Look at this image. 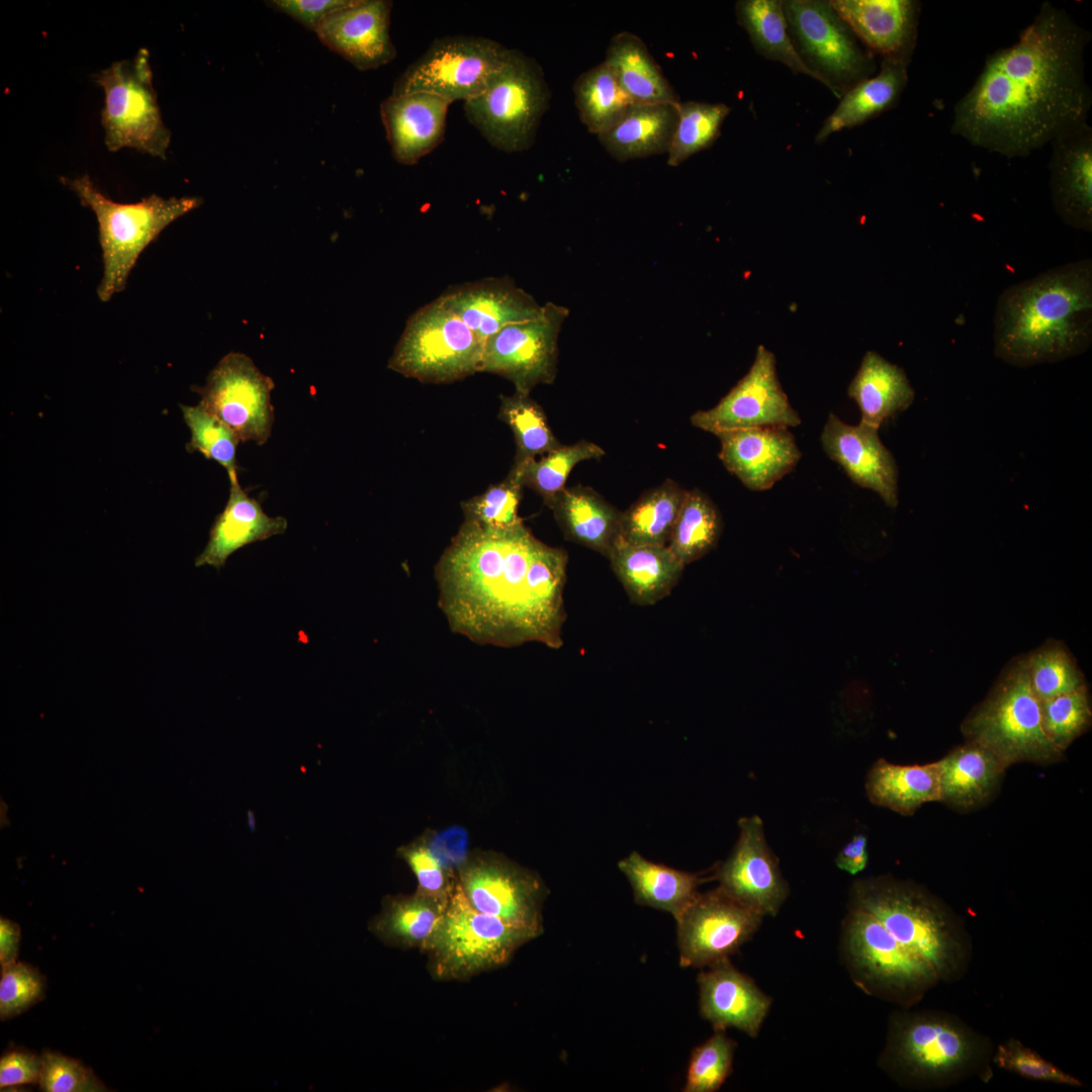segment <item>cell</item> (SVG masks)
Segmentation results:
<instances>
[{
	"label": "cell",
	"mask_w": 1092,
	"mask_h": 1092,
	"mask_svg": "<svg viewBox=\"0 0 1092 1092\" xmlns=\"http://www.w3.org/2000/svg\"><path fill=\"white\" fill-rule=\"evenodd\" d=\"M716 436L725 468L755 491L771 488L795 469L802 456L793 434L785 428L740 429Z\"/></svg>",
	"instance_id": "23"
},
{
	"label": "cell",
	"mask_w": 1092,
	"mask_h": 1092,
	"mask_svg": "<svg viewBox=\"0 0 1092 1092\" xmlns=\"http://www.w3.org/2000/svg\"><path fill=\"white\" fill-rule=\"evenodd\" d=\"M992 1041L960 1017L942 1011L896 1012L891 1016L880 1066L899 1084L936 1090L992 1074Z\"/></svg>",
	"instance_id": "4"
},
{
	"label": "cell",
	"mask_w": 1092,
	"mask_h": 1092,
	"mask_svg": "<svg viewBox=\"0 0 1092 1092\" xmlns=\"http://www.w3.org/2000/svg\"><path fill=\"white\" fill-rule=\"evenodd\" d=\"M350 2L351 0H273L266 3L315 32L328 14Z\"/></svg>",
	"instance_id": "57"
},
{
	"label": "cell",
	"mask_w": 1092,
	"mask_h": 1092,
	"mask_svg": "<svg viewBox=\"0 0 1092 1092\" xmlns=\"http://www.w3.org/2000/svg\"><path fill=\"white\" fill-rule=\"evenodd\" d=\"M678 103H633L623 118L598 139L619 162L667 154L677 123Z\"/></svg>",
	"instance_id": "33"
},
{
	"label": "cell",
	"mask_w": 1092,
	"mask_h": 1092,
	"mask_svg": "<svg viewBox=\"0 0 1092 1092\" xmlns=\"http://www.w3.org/2000/svg\"><path fill=\"white\" fill-rule=\"evenodd\" d=\"M961 730L966 741L988 748L1007 768L1019 762L1048 765L1064 757L1043 731L1040 701L1031 690L1025 657L1007 667Z\"/></svg>",
	"instance_id": "7"
},
{
	"label": "cell",
	"mask_w": 1092,
	"mask_h": 1092,
	"mask_svg": "<svg viewBox=\"0 0 1092 1092\" xmlns=\"http://www.w3.org/2000/svg\"><path fill=\"white\" fill-rule=\"evenodd\" d=\"M534 938L528 931L476 910L457 883L424 952L435 981H466L507 965L523 944Z\"/></svg>",
	"instance_id": "9"
},
{
	"label": "cell",
	"mask_w": 1092,
	"mask_h": 1092,
	"mask_svg": "<svg viewBox=\"0 0 1092 1092\" xmlns=\"http://www.w3.org/2000/svg\"><path fill=\"white\" fill-rule=\"evenodd\" d=\"M605 454L606 451L601 446L587 440H579L569 445L561 444L539 458L519 464L522 468L523 484L535 491L547 505L566 487L569 474L578 463L601 459Z\"/></svg>",
	"instance_id": "46"
},
{
	"label": "cell",
	"mask_w": 1092,
	"mask_h": 1092,
	"mask_svg": "<svg viewBox=\"0 0 1092 1092\" xmlns=\"http://www.w3.org/2000/svg\"><path fill=\"white\" fill-rule=\"evenodd\" d=\"M60 180L96 215L104 266L97 289L102 301L125 288L140 255L164 229L202 203L199 197L164 198L156 194L134 203H120L105 196L87 174Z\"/></svg>",
	"instance_id": "6"
},
{
	"label": "cell",
	"mask_w": 1092,
	"mask_h": 1092,
	"mask_svg": "<svg viewBox=\"0 0 1092 1092\" xmlns=\"http://www.w3.org/2000/svg\"><path fill=\"white\" fill-rule=\"evenodd\" d=\"M450 102L427 92L390 94L380 116L393 159L412 166L443 141Z\"/></svg>",
	"instance_id": "28"
},
{
	"label": "cell",
	"mask_w": 1092,
	"mask_h": 1092,
	"mask_svg": "<svg viewBox=\"0 0 1092 1092\" xmlns=\"http://www.w3.org/2000/svg\"><path fill=\"white\" fill-rule=\"evenodd\" d=\"M508 48L486 37L442 36L396 79L391 94L427 92L450 103L478 96L504 64Z\"/></svg>",
	"instance_id": "14"
},
{
	"label": "cell",
	"mask_w": 1092,
	"mask_h": 1092,
	"mask_svg": "<svg viewBox=\"0 0 1092 1092\" xmlns=\"http://www.w3.org/2000/svg\"><path fill=\"white\" fill-rule=\"evenodd\" d=\"M633 103H678V95L660 66L636 34L621 31L607 48L604 61Z\"/></svg>",
	"instance_id": "37"
},
{
	"label": "cell",
	"mask_w": 1092,
	"mask_h": 1092,
	"mask_svg": "<svg viewBox=\"0 0 1092 1092\" xmlns=\"http://www.w3.org/2000/svg\"><path fill=\"white\" fill-rule=\"evenodd\" d=\"M685 493L672 479L645 491L621 512L619 538L631 544L666 546Z\"/></svg>",
	"instance_id": "41"
},
{
	"label": "cell",
	"mask_w": 1092,
	"mask_h": 1092,
	"mask_svg": "<svg viewBox=\"0 0 1092 1092\" xmlns=\"http://www.w3.org/2000/svg\"><path fill=\"white\" fill-rule=\"evenodd\" d=\"M690 421L714 435L751 428L789 429L801 424L778 379L776 356L763 345L757 347L748 372L730 391L715 406L693 414Z\"/></svg>",
	"instance_id": "18"
},
{
	"label": "cell",
	"mask_w": 1092,
	"mask_h": 1092,
	"mask_svg": "<svg viewBox=\"0 0 1092 1092\" xmlns=\"http://www.w3.org/2000/svg\"><path fill=\"white\" fill-rule=\"evenodd\" d=\"M46 978L31 965L14 962L1 967L0 1018L15 1017L44 998Z\"/></svg>",
	"instance_id": "53"
},
{
	"label": "cell",
	"mask_w": 1092,
	"mask_h": 1092,
	"mask_svg": "<svg viewBox=\"0 0 1092 1092\" xmlns=\"http://www.w3.org/2000/svg\"><path fill=\"white\" fill-rule=\"evenodd\" d=\"M397 853L417 879L416 891L444 903L449 902L458 883L457 872L431 849L426 835L399 847Z\"/></svg>",
	"instance_id": "52"
},
{
	"label": "cell",
	"mask_w": 1092,
	"mask_h": 1092,
	"mask_svg": "<svg viewBox=\"0 0 1092 1092\" xmlns=\"http://www.w3.org/2000/svg\"><path fill=\"white\" fill-rule=\"evenodd\" d=\"M993 1064L1002 1070L1029 1080L1074 1087L1084 1086L1081 1080L1046 1061L1017 1038H1009L996 1048L993 1055Z\"/></svg>",
	"instance_id": "54"
},
{
	"label": "cell",
	"mask_w": 1092,
	"mask_h": 1092,
	"mask_svg": "<svg viewBox=\"0 0 1092 1092\" xmlns=\"http://www.w3.org/2000/svg\"><path fill=\"white\" fill-rule=\"evenodd\" d=\"M41 1073L38 1081L46 1092H100L106 1086L94 1072L79 1060L46 1051L41 1055Z\"/></svg>",
	"instance_id": "55"
},
{
	"label": "cell",
	"mask_w": 1092,
	"mask_h": 1092,
	"mask_svg": "<svg viewBox=\"0 0 1092 1092\" xmlns=\"http://www.w3.org/2000/svg\"><path fill=\"white\" fill-rule=\"evenodd\" d=\"M1040 713L1045 735L1064 752L1091 726L1092 710L1087 685L1040 701Z\"/></svg>",
	"instance_id": "50"
},
{
	"label": "cell",
	"mask_w": 1092,
	"mask_h": 1092,
	"mask_svg": "<svg viewBox=\"0 0 1092 1092\" xmlns=\"http://www.w3.org/2000/svg\"><path fill=\"white\" fill-rule=\"evenodd\" d=\"M570 542L608 557L620 537L621 512L588 486L565 487L546 505Z\"/></svg>",
	"instance_id": "32"
},
{
	"label": "cell",
	"mask_w": 1092,
	"mask_h": 1092,
	"mask_svg": "<svg viewBox=\"0 0 1092 1092\" xmlns=\"http://www.w3.org/2000/svg\"><path fill=\"white\" fill-rule=\"evenodd\" d=\"M841 944L852 980L869 995L908 1007L940 983L873 914L854 905L844 918Z\"/></svg>",
	"instance_id": "10"
},
{
	"label": "cell",
	"mask_w": 1092,
	"mask_h": 1092,
	"mask_svg": "<svg viewBox=\"0 0 1092 1092\" xmlns=\"http://www.w3.org/2000/svg\"><path fill=\"white\" fill-rule=\"evenodd\" d=\"M180 407L191 435L186 445L187 451H197L205 458L216 461L229 475L237 472L236 452L241 442L237 434L200 402Z\"/></svg>",
	"instance_id": "49"
},
{
	"label": "cell",
	"mask_w": 1092,
	"mask_h": 1092,
	"mask_svg": "<svg viewBox=\"0 0 1092 1092\" xmlns=\"http://www.w3.org/2000/svg\"><path fill=\"white\" fill-rule=\"evenodd\" d=\"M440 300L483 342L502 328L537 316V300L508 278H485L448 288Z\"/></svg>",
	"instance_id": "26"
},
{
	"label": "cell",
	"mask_w": 1092,
	"mask_h": 1092,
	"mask_svg": "<svg viewBox=\"0 0 1092 1092\" xmlns=\"http://www.w3.org/2000/svg\"><path fill=\"white\" fill-rule=\"evenodd\" d=\"M735 1049L736 1042L724 1031H715L713 1036L693 1051L684 1091L718 1090L731 1074Z\"/></svg>",
	"instance_id": "51"
},
{
	"label": "cell",
	"mask_w": 1092,
	"mask_h": 1092,
	"mask_svg": "<svg viewBox=\"0 0 1092 1092\" xmlns=\"http://www.w3.org/2000/svg\"><path fill=\"white\" fill-rule=\"evenodd\" d=\"M41 1056L23 1049H12L0 1059V1088L38 1083L41 1073Z\"/></svg>",
	"instance_id": "56"
},
{
	"label": "cell",
	"mask_w": 1092,
	"mask_h": 1092,
	"mask_svg": "<svg viewBox=\"0 0 1092 1092\" xmlns=\"http://www.w3.org/2000/svg\"><path fill=\"white\" fill-rule=\"evenodd\" d=\"M738 826L737 843L713 879L743 905L762 916H776L789 889L765 840L762 820L756 815L742 817Z\"/></svg>",
	"instance_id": "20"
},
{
	"label": "cell",
	"mask_w": 1092,
	"mask_h": 1092,
	"mask_svg": "<svg viewBox=\"0 0 1092 1092\" xmlns=\"http://www.w3.org/2000/svg\"><path fill=\"white\" fill-rule=\"evenodd\" d=\"M94 81L104 92L101 123L108 151L130 148L166 159L171 132L154 89L150 52L142 48L132 58L112 63Z\"/></svg>",
	"instance_id": "12"
},
{
	"label": "cell",
	"mask_w": 1092,
	"mask_h": 1092,
	"mask_svg": "<svg viewBox=\"0 0 1092 1092\" xmlns=\"http://www.w3.org/2000/svg\"><path fill=\"white\" fill-rule=\"evenodd\" d=\"M448 903L416 891L412 895L386 896L369 930L384 944L425 951L439 927Z\"/></svg>",
	"instance_id": "36"
},
{
	"label": "cell",
	"mask_w": 1092,
	"mask_h": 1092,
	"mask_svg": "<svg viewBox=\"0 0 1092 1092\" xmlns=\"http://www.w3.org/2000/svg\"><path fill=\"white\" fill-rule=\"evenodd\" d=\"M20 926L4 917L0 919L1 967L16 962L20 943Z\"/></svg>",
	"instance_id": "60"
},
{
	"label": "cell",
	"mask_w": 1092,
	"mask_h": 1092,
	"mask_svg": "<svg viewBox=\"0 0 1092 1092\" xmlns=\"http://www.w3.org/2000/svg\"><path fill=\"white\" fill-rule=\"evenodd\" d=\"M550 99L541 66L525 53L510 49L486 88L465 101L463 108L467 120L491 147L512 154L532 147Z\"/></svg>",
	"instance_id": "8"
},
{
	"label": "cell",
	"mask_w": 1092,
	"mask_h": 1092,
	"mask_svg": "<svg viewBox=\"0 0 1092 1092\" xmlns=\"http://www.w3.org/2000/svg\"><path fill=\"white\" fill-rule=\"evenodd\" d=\"M721 530V516L712 499L699 488L686 490L666 546L686 566L714 549Z\"/></svg>",
	"instance_id": "43"
},
{
	"label": "cell",
	"mask_w": 1092,
	"mask_h": 1092,
	"mask_svg": "<svg viewBox=\"0 0 1092 1092\" xmlns=\"http://www.w3.org/2000/svg\"><path fill=\"white\" fill-rule=\"evenodd\" d=\"M820 440L855 484L876 491L890 508L898 505V468L877 429L860 422L851 426L830 414Z\"/></svg>",
	"instance_id": "22"
},
{
	"label": "cell",
	"mask_w": 1092,
	"mask_h": 1092,
	"mask_svg": "<svg viewBox=\"0 0 1092 1092\" xmlns=\"http://www.w3.org/2000/svg\"><path fill=\"white\" fill-rule=\"evenodd\" d=\"M698 976L700 1012L715 1031L734 1027L757 1036L771 1005L754 982L740 973L728 959L721 960Z\"/></svg>",
	"instance_id": "27"
},
{
	"label": "cell",
	"mask_w": 1092,
	"mask_h": 1092,
	"mask_svg": "<svg viewBox=\"0 0 1092 1092\" xmlns=\"http://www.w3.org/2000/svg\"><path fill=\"white\" fill-rule=\"evenodd\" d=\"M472 907L535 937L543 932L542 907L548 890L533 871L494 851H470L457 871Z\"/></svg>",
	"instance_id": "15"
},
{
	"label": "cell",
	"mask_w": 1092,
	"mask_h": 1092,
	"mask_svg": "<svg viewBox=\"0 0 1092 1092\" xmlns=\"http://www.w3.org/2000/svg\"><path fill=\"white\" fill-rule=\"evenodd\" d=\"M572 91L580 121L597 135L614 127L633 104L605 62L581 73Z\"/></svg>",
	"instance_id": "42"
},
{
	"label": "cell",
	"mask_w": 1092,
	"mask_h": 1092,
	"mask_svg": "<svg viewBox=\"0 0 1092 1092\" xmlns=\"http://www.w3.org/2000/svg\"><path fill=\"white\" fill-rule=\"evenodd\" d=\"M850 905L873 914L940 983L967 972L972 943L963 920L925 888L882 876L855 881Z\"/></svg>",
	"instance_id": "5"
},
{
	"label": "cell",
	"mask_w": 1092,
	"mask_h": 1092,
	"mask_svg": "<svg viewBox=\"0 0 1092 1092\" xmlns=\"http://www.w3.org/2000/svg\"><path fill=\"white\" fill-rule=\"evenodd\" d=\"M867 846V836L856 834L837 854L836 866L850 875L862 872L869 861Z\"/></svg>",
	"instance_id": "59"
},
{
	"label": "cell",
	"mask_w": 1092,
	"mask_h": 1092,
	"mask_svg": "<svg viewBox=\"0 0 1092 1092\" xmlns=\"http://www.w3.org/2000/svg\"><path fill=\"white\" fill-rule=\"evenodd\" d=\"M994 352L1020 367L1086 351L1092 340V262L1083 259L1014 284L998 297Z\"/></svg>",
	"instance_id": "3"
},
{
	"label": "cell",
	"mask_w": 1092,
	"mask_h": 1092,
	"mask_svg": "<svg viewBox=\"0 0 1092 1092\" xmlns=\"http://www.w3.org/2000/svg\"><path fill=\"white\" fill-rule=\"evenodd\" d=\"M847 393L859 407L860 423L877 430L915 397L905 371L873 351L864 354Z\"/></svg>",
	"instance_id": "35"
},
{
	"label": "cell",
	"mask_w": 1092,
	"mask_h": 1092,
	"mask_svg": "<svg viewBox=\"0 0 1092 1092\" xmlns=\"http://www.w3.org/2000/svg\"><path fill=\"white\" fill-rule=\"evenodd\" d=\"M1091 33L1046 1L1018 40L985 61L953 107L951 133L1008 159L1025 158L1087 122L1084 55Z\"/></svg>",
	"instance_id": "1"
},
{
	"label": "cell",
	"mask_w": 1092,
	"mask_h": 1092,
	"mask_svg": "<svg viewBox=\"0 0 1092 1092\" xmlns=\"http://www.w3.org/2000/svg\"><path fill=\"white\" fill-rule=\"evenodd\" d=\"M568 314L567 307L549 301L537 316L502 328L484 342L480 372L503 376L522 394L551 384L557 375L559 334Z\"/></svg>",
	"instance_id": "16"
},
{
	"label": "cell",
	"mask_w": 1092,
	"mask_h": 1092,
	"mask_svg": "<svg viewBox=\"0 0 1092 1092\" xmlns=\"http://www.w3.org/2000/svg\"><path fill=\"white\" fill-rule=\"evenodd\" d=\"M936 762L939 802L960 812L976 810L990 802L1007 769L991 750L970 741L954 747Z\"/></svg>",
	"instance_id": "30"
},
{
	"label": "cell",
	"mask_w": 1092,
	"mask_h": 1092,
	"mask_svg": "<svg viewBox=\"0 0 1092 1092\" xmlns=\"http://www.w3.org/2000/svg\"><path fill=\"white\" fill-rule=\"evenodd\" d=\"M426 837L431 849L439 858L457 872L469 853L466 850V832L462 828H451L433 837L427 835Z\"/></svg>",
	"instance_id": "58"
},
{
	"label": "cell",
	"mask_w": 1092,
	"mask_h": 1092,
	"mask_svg": "<svg viewBox=\"0 0 1092 1092\" xmlns=\"http://www.w3.org/2000/svg\"><path fill=\"white\" fill-rule=\"evenodd\" d=\"M1049 162L1053 206L1067 225L1092 231V127L1088 121L1051 143Z\"/></svg>",
	"instance_id": "25"
},
{
	"label": "cell",
	"mask_w": 1092,
	"mask_h": 1092,
	"mask_svg": "<svg viewBox=\"0 0 1092 1092\" xmlns=\"http://www.w3.org/2000/svg\"><path fill=\"white\" fill-rule=\"evenodd\" d=\"M230 496L223 511L216 516L208 541L195 559V566H224L228 558L242 547L283 534L287 521L283 517H270L260 503L250 497L241 487L237 472L229 475Z\"/></svg>",
	"instance_id": "29"
},
{
	"label": "cell",
	"mask_w": 1092,
	"mask_h": 1092,
	"mask_svg": "<svg viewBox=\"0 0 1092 1092\" xmlns=\"http://www.w3.org/2000/svg\"><path fill=\"white\" fill-rule=\"evenodd\" d=\"M498 418L511 429L516 454L514 463L523 464L559 447L547 417L530 394L500 395Z\"/></svg>",
	"instance_id": "44"
},
{
	"label": "cell",
	"mask_w": 1092,
	"mask_h": 1092,
	"mask_svg": "<svg viewBox=\"0 0 1092 1092\" xmlns=\"http://www.w3.org/2000/svg\"><path fill=\"white\" fill-rule=\"evenodd\" d=\"M524 487L521 465L513 463L506 478L480 494L461 502L464 522L488 531H506L523 524L519 505Z\"/></svg>",
	"instance_id": "47"
},
{
	"label": "cell",
	"mask_w": 1092,
	"mask_h": 1092,
	"mask_svg": "<svg viewBox=\"0 0 1092 1092\" xmlns=\"http://www.w3.org/2000/svg\"><path fill=\"white\" fill-rule=\"evenodd\" d=\"M738 24L746 31L760 56L779 62L794 74L817 80L795 50L781 0H739L735 4Z\"/></svg>",
	"instance_id": "40"
},
{
	"label": "cell",
	"mask_w": 1092,
	"mask_h": 1092,
	"mask_svg": "<svg viewBox=\"0 0 1092 1092\" xmlns=\"http://www.w3.org/2000/svg\"><path fill=\"white\" fill-rule=\"evenodd\" d=\"M607 559L630 601L641 607L669 596L685 568L667 546L631 544L620 538Z\"/></svg>",
	"instance_id": "31"
},
{
	"label": "cell",
	"mask_w": 1092,
	"mask_h": 1092,
	"mask_svg": "<svg viewBox=\"0 0 1092 1092\" xmlns=\"http://www.w3.org/2000/svg\"><path fill=\"white\" fill-rule=\"evenodd\" d=\"M274 382L247 355L231 352L209 372L202 386L193 387L200 403L225 423L241 442L265 444L271 436Z\"/></svg>",
	"instance_id": "17"
},
{
	"label": "cell",
	"mask_w": 1092,
	"mask_h": 1092,
	"mask_svg": "<svg viewBox=\"0 0 1092 1092\" xmlns=\"http://www.w3.org/2000/svg\"><path fill=\"white\" fill-rule=\"evenodd\" d=\"M391 9L389 0H351L328 14L315 33L356 69H378L396 57L389 33Z\"/></svg>",
	"instance_id": "21"
},
{
	"label": "cell",
	"mask_w": 1092,
	"mask_h": 1092,
	"mask_svg": "<svg viewBox=\"0 0 1092 1092\" xmlns=\"http://www.w3.org/2000/svg\"><path fill=\"white\" fill-rule=\"evenodd\" d=\"M538 541L524 523L506 531L462 523L435 566L454 633L498 647L535 642L527 572Z\"/></svg>",
	"instance_id": "2"
},
{
	"label": "cell",
	"mask_w": 1092,
	"mask_h": 1092,
	"mask_svg": "<svg viewBox=\"0 0 1092 1092\" xmlns=\"http://www.w3.org/2000/svg\"><path fill=\"white\" fill-rule=\"evenodd\" d=\"M1025 659L1031 690L1039 701L1086 686L1082 671L1062 643L1046 642Z\"/></svg>",
	"instance_id": "48"
},
{
	"label": "cell",
	"mask_w": 1092,
	"mask_h": 1092,
	"mask_svg": "<svg viewBox=\"0 0 1092 1092\" xmlns=\"http://www.w3.org/2000/svg\"><path fill=\"white\" fill-rule=\"evenodd\" d=\"M908 64L883 59L879 71L848 90L826 117L815 142L823 143L832 133L853 128L892 109L908 82Z\"/></svg>",
	"instance_id": "34"
},
{
	"label": "cell",
	"mask_w": 1092,
	"mask_h": 1092,
	"mask_svg": "<svg viewBox=\"0 0 1092 1092\" xmlns=\"http://www.w3.org/2000/svg\"><path fill=\"white\" fill-rule=\"evenodd\" d=\"M618 868L628 879L636 903L668 912L674 919L695 900L699 886L707 881L699 874L652 862L637 851L621 859Z\"/></svg>",
	"instance_id": "39"
},
{
	"label": "cell",
	"mask_w": 1092,
	"mask_h": 1092,
	"mask_svg": "<svg viewBox=\"0 0 1092 1092\" xmlns=\"http://www.w3.org/2000/svg\"><path fill=\"white\" fill-rule=\"evenodd\" d=\"M788 30L801 60L838 99L876 74V58L826 0H785Z\"/></svg>",
	"instance_id": "13"
},
{
	"label": "cell",
	"mask_w": 1092,
	"mask_h": 1092,
	"mask_svg": "<svg viewBox=\"0 0 1092 1092\" xmlns=\"http://www.w3.org/2000/svg\"><path fill=\"white\" fill-rule=\"evenodd\" d=\"M484 342L438 297L407 320L387 367L426 383H449L481 370Z\"/></svg>",
	"instance_id": "11"
},
{
	"label": "cell",
	"mask_w": 1092,
	"mask_h": 1092,
	"mask_svg": "<svg viewBox=\"0 0 1092 1092\" xmlns=\"http://www.w3.org/2000/svg\"><path fill=\"white\" fill-rule=\"evenodd\" d=\"M677 123L667 152V165L677 167L710 148L720 136L731 108L724 103L680 101Z\"/></svg>",
	"instance_id": "45"
},
{
	"label": "cell",
	"mask_w": 1092,
	"mask_h": 1092,
	"mask_svg": "<svg viewBox=\"0 0 1092 1092\" xmlns=\"http://www.w3.org/2000/svg\"><path fill=\"white\" fill-rule=\"evenodd\" d=\"M763 916L719 886L699 893L675 919L681 967H709L728 959L758 929Z\"/></svg>",
	"instance_id": "19"
},
{
	"label": "cell",
	"mask_w": 1092,
	"mask_h": 1092,
	"mask_svg": "<svg viewBox=\"0 0 1092 1092\" xmlns=\"http://www.w3.org/2000/svg\"><path fill=\"white\" fill-rule=\"evenodd\" d=\"M859 42L874 56L910 64L921 2L917 0H831Z\"/></svg>",
	"instance_id": "24"
},
{
	"label": "cell",
	"mask_w": 1092,
	"mask_h": 1092,
	"mask_svg": "<svg viewBox=\"0 0 1092 1092\" xmlns=\"http://www.w3.org/2000/svg\"><path fill=\"white\" fill-rule=\"evenodd\" d=\"M866 789L873 804L912 815L923 804L940 801L937 762L900 765L879 759L868 774Z\"/></svg>",
	"instance_id": "38"
}]
</instances>
